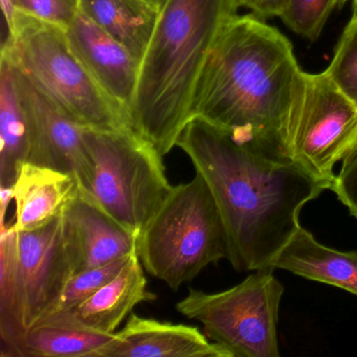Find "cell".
Instances as JSON below:
<instances>
[{"mask_svg":"<svg viewBox=\"0 0 357 357\" xmlns=\"http://www.w3.org/2000/svg\"><path fill=\"white\" fill-rule=\"evenodd\" d=\"M91 164L83 195L139 236L172 190L164 156L132 129H83Z\"/></svg>","mask_w":357,"mask_h":357,"instance_id":"obj_6","label":"cell"},{"mask_svg":"<svg viewBox=\"0 0 357 357\" xmlns=\"http://www.w3.org/2000/svg\"><path fill=\"white\" fill-rule=\"evenodd\" d=\"M143 267L135 250L118 275L86 301L68 311L93 329L116 333L135 306L156 300L155 294L148 291Z\"/></svg>","mask_w":357,"mask_h":357,"instance_id":"obj_15","label":"cell"},{"mask_svg":"<svg viewBox=\"0 0 357 357\" xmlns=\"http://www.w3.org/2000/svg\"><path fill=\"white\" fill-rule=\"evenodd\" d=\"M17 271L26 329L55 310L75 275L63 214L37 229L16 231Z\"/></svg>","mask_w":357,"mask_h":357,"instance_id":"obj_10","label":"cell"},{"mask_svg":"<svg viewBox=\"0 0 357 357\" xmlns=\"http://www.w3.org/2000/svg\"><path fill=\"white\" fill-rule=\"evenodd\" d=\"M98 357H231L194 326L130 314Z\"/></svg>","mask_w":357,"mask_h":357,"instance_id":"obj_13","label":"cell"},{"mask_svg":"<svg viewBox=\"0 0 357 357\" xmlns=\"http://www.w3.org/2000/svg\"><path fill=\"white\" fill-rule=\"evenodd\" d=\"M132 252L107 264L86 269L75 275L66 285L54 312L75 308L86 301L89 296L96 294L100 288L103 287L114 275L120 273L121 269L128 262Z\"/></svg>","mask_w":357,"mask_h":357,"instance_id":"obj_22","label":"cell"},{"mask_svg":"<svg viewBox=\"0 0 357 357\" xmlns=\"http://www.w3.org/2000/svg\"><path fill=\"white\" fill-rule=\"evenodd\" d=\"M114 335L84 325L68 310L57 311L26 330L20 357H98Z\"/></svg>","mask_w":357,"mask_h":357,"instance_id":"obj_17","label":"cell"},{"mask_svg":"<svg viewBox=\"0 0 357 357\" xmlns=\"http://www.w3.org/2000/svg\"><path fill=\"white\" fill-rule=\"evenodd\" d=\"M66 34L73 51L96 82L129 114L139 78L137 58L81 10Z\"/></svg>","mask_w":357,"mask_h":357,"instance_id":"obj_11","label":"cell"},{"mask_svg":"<svg viewBox=\"0 0 357 357\" xmlns=\"http://www.w3.org/2000/svg\"><path fill=\"white\" fill-rule=\"evenodd\" d=\"M348 0H340V3H338V7H340V6H344V3H347Z\"/></svg>","mask_w":357,"mask_h":357,"instance_id":"obj_28","label":"cell"},{"mask_svg":"<svg viewBox=\"0 0 357 357\" xmlns=\"http://www.w3.org/2000/svg\"><path fill=\"white\" fill-rule=\"evenodd\" d=\"M1 53L83 128L131 129L128 112L84 68L66 31L14 10Z\"/></svg>","mask_w":357,"mask_h":357,"instance_id":"obj_4","label":"cell"},{"mask_svg":"<svg viewBox=\"0 0 357 357\" xmlns=\"http://www.w3.org/2000/svg\"><path fill=\"white\" fill-rule=\"evenodd\" d=\"M7 24L14 10L68 30L78 13V0H1Z\"/></svg>","mask_w":357,"mask_h":357,"instance_id":"obj_24","label":"cell"},{"mask_svg":"<svg viewBox=\"0 0 357 357\" xmlns=\"http://www.w3.org/2000/svg\"><path fill=\"white\" fill-rule=\"evenodd\" d=\"M14 68L28 119L26 162L70 173L76 177L80 191H85L91 183V164L84 128L66 116L24 72Z\"/></svg>","mask_w":357,"mask_h":357,"instance_id":"obj_9","label":"cell"},{"mask_svg":"<svg viewBox=\"0 0 357 357\" xmlns=\"http://www.w3.org/2000/svg\"><path fill=\"white\" fill-rule=\"evenodd\" d=\"M181 148L206 181L225 223L227 260L236 271H273V261L300 229L301 210L332 185L292 160L256 153L227 131L194 116Z\"/></svg>","mask_w":357,"mask_h":357,"instance_id":"obj_1","label":"cell"},{"mask_svg":"<svg viewBox=\"0 0 357 357\" xmlns=\"http://www.w3.org/2000/svg\"><path fill=\"white\" fill-rule=\"evenodd\" d=\"M63 223L75 275L128 256L137 248L139 235L81 192L64 211Z\"/></svg>","mask_w":357,"mask_h":357,"instance_id":"obj_12","label":"cell"},{"mask_svg":"<svg viewBox=\"0 0 357 357\" xmlns=\"http://www.w3.org/2000/svg\"><path fill=\"white\" fill-rule=\"evenodd\" d=\"M271 269H283L357 296V250L342 252L324 245L302 227L278 255Z\"/></svg>","mask_w":357,"mask_h":357,"instance_id":"obj_16","label":"cell"},{"mask_svg":"<svg viewBox=\"0 0 357 357\" xmlns=\"http://www.w3.org/2000/svg\"><path fill=\"white\" fill-rule=\"evenodd\" d=\"M239 0H165L129 108L131 129L162 156L176 147L192 119L206 60Z\"/></svg>","mask_w":357,"mask_h":357,"instance_id":"obj_3","label":"cell"},{"mask_svg":"<svg viewBox=\"0 0 357 357\" xmlns=\"http://www.w3.org/2000/svg\"><path fill=\"white\" fill-rule=\"evenodd\" d=\"M300 70L282 33L252 14L237 15L206 60L192 118L212 123L261 155L291 160L286 124Z\"/></svg>","mask_w":357,"mask_h":357,"instance_id":"obj_2","label":"cell"},{"mask_svg":"<svg viewBox=\"0 0 357 357\" xmlns=\"http://www.w3.org/2000/svg\"><path fill=\"white\" fill-rule=\"evenodd\" d=\"M148 1H149V3H151L152 5L155 6V7H158V9H160V1H158V0H148Z\"/></svg>","mask_w":357,"mask_h":357,"instance_id":"obj_27","label":"cell"},{"mask_svg":"<svg viewBox=\"0 0 357 357\" xmlns=\"http://www.w3.org/2000/svg\"><path fill=\"white\" fill-rule=\"evenodd\" d=\"M0 357H20L26 332L17 271L16 231L0 229Z\"/></svg>","mask_w":357,"mask_h":357,"instance_id":"obj_20","label":"cell"},{"mask_svg":"<svg viewBox=\"0 0 357 357\" xmlns=\"http://www.w3.org/2000/svg\"><path fill=\"white\" fill-rule=\"evenodd\" d=\"M12 193L15 215L10 227L15 231H28L61 216L80 193V187L70 173L24 162Z\"/></svg>","mask_w":357,"mask_h":357,"instance_id":"obj_14","label":"cell"},{"mask_svg":"<svg viewBox=\"0 0 357 357\" xmlns=\"http://www.w3.org/2000/svg\"><path fill=\"white\" fill-rule=\"evenodd\" d=\"M289 0H239L240 7L248 8L252 15L264 18L281 17Z\"/></svg>","mask_w":357,"mask_h":357,"instance_id":"obj_26","label":"cell"},{"mask_svg":"<svg viewBox=\"0 0 357 357\" xmlns=\"http://www.w3.org/2000/svg\"><path fill=\"white\" fill-rule=\"evenodd\" d=\"M336 45L331 63L325 70L334 84L357 107V8Z\"/></svg>","mask_w":357,"mask_h":357,"instance_id":"obj_21","label":"cell"},{"mask_svg":"<svg viewBox=\"0 0 357 357\" xmlns=\"http://www.w3.org/2000/svg\"><path fill=\"white\" fill-rule=\"evenodd\" d=\"M357 137V107L326 72H298L286 124L290 158L317 178L333 183L334 167Z\"/></svg>","mask_w":357,"mask_h":357,"instance_id":"obj_8","label":"cell"},{"mask_svg":"<svg viewBox=\"0 0 357 357\" xmlns=\"http://www.w3.org/2000/svg\"><path fill=\"white\" fill-rule=\"evenodd\" d=\"M340 172L335 175L331 190L338 200L357 219V137L342 158Z\"/></svg>","mask_w":357,"mask_h":357,"instance_id":"obj_25","label":"cell"},{"mask_svg":"<svg viewBox=\"0 0 357 357\" xmlns=\"http://www.w3.org/2000/svg\"><path fill=\"white\" fill-rule=\"evenodd\" d=\"M284 287L271 271H257L221 292L190 289L175 308L204 327L231 357H280L277 326Z\"/></svg>","mask_w":357,"mask_h":357,"instance_id":"obj_7","label":"cell"},{"mask_svg":"<svg viewBox=\"0 0 357 357\" xmlns=\"http://www.w3.org/2000/svg\"><path fill=\"white\" fill-rule=\"evenodd\" d=\"M0 185L10 188L22 165L28 162L30 141L15 68L3 53L0 59Z\"/></svg>","mask_w":357,"mask_h":357,"instance_id":"obj_19","label":"cell"},{"mask_svg":"<svg viewBox=\"0 0 357 357\" xmlns=\"http://www.w3.org/2000/svg\"><path fill=\"white\" fill-rule=\"evenodd\" d=\"M137 250L144 268L173 291L208 265L229 258L225 223L198 173L189 183L173 185L139 234Z\"/></svg>","mask_w":357,"mask_h":357,"instance_id":"obj_5","label":"cell"},{"mask_svg":"<svg viewBox=\"0 0 357 357\" xmlns=\"http://www.w3.org/2000/svg\"><path fill=\"white\" fill-rule=\"evenodd\" d=\"M338 3L340 0H289L280 18L296 34L314 41Z\"/></svg>","mask_w":357,"mask_h":357,"instance_id":"obj_23","label":"cell"},{"mask_svg":"<svg viewBox=\"0 0 357 357\" xmlns=\"http://www.w3.org/2000/svg\"><path fill=\"white\" fill-rule=\"evenodd\" d=\"M353 8H357V0H353Z\"/></svg>","mask_w":357,"mask_h":357,"instance_id":"obj_29","label":"cell"},{"mask_svg":"<svg viewBox=\"0 0 357 357\" xmlns=\"http://www.w3.org/2000/svg\"><path fill=\"white\" fill-rule=\"evenodd\" d=\"M78 6L141 63L158 22V7L148 0H78Z\"/></svg>","mask_w":357,"mask_h":357,"instance_id":"obj_18","label":"cell"},{"mask_svg":"<svg viewBox=\"0 0 357 357\" xmlns=\"http://www.w3.org/2000/svg\"><path fill=\"white\" fill-rule=\"evenodd\" d=\"M158 1H160V7H162V3H165V0H158Z\"/></svg>","mask_w":357,"mask_h":357,"instance_id":"obj_30","label":"cell"}]
</instances>
